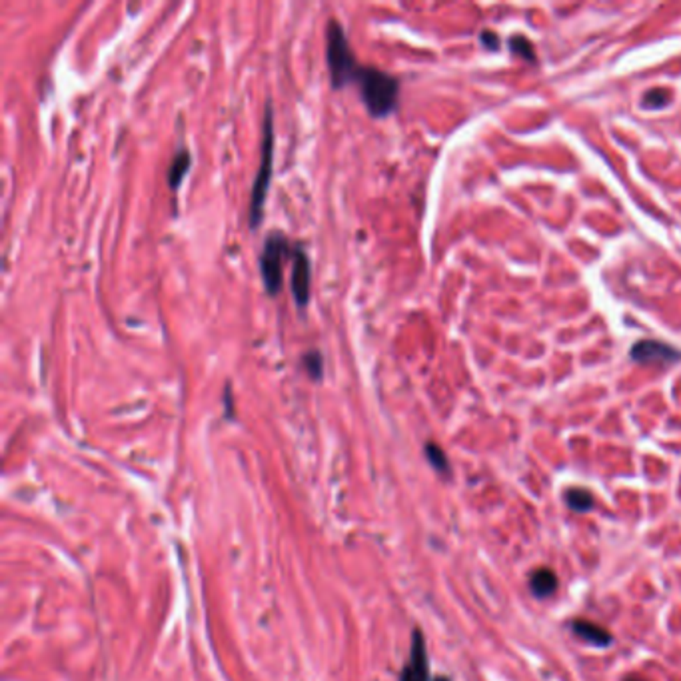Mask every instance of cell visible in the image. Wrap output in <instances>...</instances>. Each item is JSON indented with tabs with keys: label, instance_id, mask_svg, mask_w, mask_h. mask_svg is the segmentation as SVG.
Here are the masks:
<instances>
[{
	"label": "cell",
	"instance_id": "cell-1",
	"mask_svg": "<svg viewBox=\"0 0 681 681\" xmlns=\"http://www.w3.org/2000/svg\"><path fill=\"white\" fill-rule=\"evenodd\" d=\"M354 84L374 118H384L398 108L400 82L396 76L374 66H362Z\"/></svg>",
	"mask_w": 681,
	"mask_h": 681
},
{
	"label": "cell",
	"instance_id": "cell-2",
	"mask_svg": "<svg viewBox=\"0 0 681 681\" xmlns=\"http://www.w3.org/2000/svg\"><path fill=\"white\" fill-rule=\"evenodd\" d=\"M274 106L268 100L266 114H264V130H262V148H260V166L254 178L252 196H250V216L248 224L256 230L262 216H264V204H266L268 188L272 180V166H274Z\"/></svg>",
	"mask_w": 681,
	"mask_h": 681
},
{
	"label": "cell",
	"instance_id": "cell-3",
	"mask_svg": "<svg viewBox=\"0 0 681 681\" xmlns=\"http://www.w3.org/2000/svg\"><path fill=\"white\" fill-rule=\"evenodd\" d=\"M326 60L334 89H344L346 84H354L362 66L355 60L354 52L350 48L344 26L340 24V20H336V18H330V22H328Z\"/></svg>",
	"mask_w": 681,
	"mask_h": 681
},
{
	"label": "cell",
	"instance_id": "cell-4",
	"mask_svg": "<svg viewBox=\"0 0 681 681\" xmlns=\"http://www.w3.org/2000/svg\"><path fill=\"white\" fill-rule=\"evenodd\" d=\"M294 248H296V242H292L282 232H272L266 236L258 266H260V276H262V282H264L270 296H276L280 292L282 282H284V262L292 260Z\"/></svg>",
	"mask_w": 681,
	"mask_h": 681
},
{
	"label": "cell",
	"instance_id": "cell-5",
	"mask_svg": "<svg viewBox=\"0 0 681 681\" xmlns=\"http://www.w3.org/2000/svg\"><path fill=\"white\" fill-rule=\"evenodd\" d=\"M312 288V264L306 248L302 242H296V248L292 254V276H290V290L296 300L298 308H306L310 302Z\"/></svg>",
	"mask_w": 681,
	"mask_h": 681
},
{
	"label": "cell",
	"instance_id": "cell-6",
	"mask_svg": "<svg viewBox=\"0 0 681 681\" xmlns=\"http://www.w3.org/2000/svg\"><path fill=\"white\" fill-rule=\"evenodd\" d=\"M398 681H429V657L426 648V637L420 627L412 629L410 655L404 664Z\"/></svg>",
	"mask_w": 681,
	"mask_h": 681
},
{
	"label": "cell",
	"instance_id": "cell-7",
	"mask_svg": "<svg viewBox=\"0 0 681 681\" xmlns=\"http://www.w3.org/2000/svg\"><path fill=\"white\" fill-rule=\"evenodd\" d=\"M632 358L641 364H673L681 360V350L657 340H641L632 348Z\"/></svg>",
	"mask_w": 681,
	"mask_h": 681
},
{
	"label": "cell",
	"instance_id": "cell-8",
	"mask_svg": "<svg viewBox=\"0 0 681 681\" xmlns=\"http://www.w3.org/2000/svg\"><path fill=\"white\" fill-rule=\"evenodd\" d=\"M572 632L583 639L586 643L590 645H595V648H607L613 643V636L607 632L606 627L597 625V623L588 622V620H576L572 622Z\"/></svg>",
	"mask_w": 681,
	"mask_h": 681
},
{
	"label": "cell",
	"instance_id": "cell-9",
	"mask_svg": "<svg viewBox=\"0 0 681 681\" xmlns=\"http://www.w3.org/2000/svg\"><path fill=\"white\" fill-rule=\"evenodd\" d=\"M558 590V576L553 569L549 567H537L533 569L530 576V592L537 597V599H546L549 595H553Z\"/></svg>",
	"mask_w": 681,
	"mask_h": 681
},
{
	"label": "cell",
	"instance_id": "cell-10",
	"mask_svg": "<svg viewBox=\"0 0 681 681\" xmlns=\"http://www.w3.org/2000/svg\"><path fill=\"white\" fill-rule=\"evenodd\" d=\"M190 166H192V156H190V152H188L186 148L178 150L176 154H174V158H172V162H170V168H168V186H170L172 190H178V188H180V184H182L184 176L188 174Z\"/></svg>",
	"mask_w": 681,
	"mask_h": 681
},
{
	"label": "cell",
	"instance_id": "cell-11",
	"mask_svg": "<svg viewBox=\"0 0 681 681\" xmlns=\"http://www.w3.org/2000/svg\"><path fill=\"white\" fill-rule=\"evenodd\" d=\"M563 500H565V505L572 512H578V514H588V512H592L593 505H595V498H593L592 491L588 488H578V486L565 489Z\"/></svg>",
	"mask_w": 681,
	"mask_h": 681
},
{
	"label": "cell",
	"instance_id": "cell-12",
	"mask_svg": "<svg viewBox=\"0 0 681 681\" xmlns=\"http://www.w3.org/2000/svg\"><path fill=\"white\" fill-rule=\"evenodd\" d=\"M302 364H304L306 374L310 376V380L322 382V378H324V355H322L320 350L306 352V354L302 355Z\"/></svg>",
	"mask_w": 681,
	"mask_h": 681
},
{
	"label": "cell",
	"instance_id": "cell-13",
	"mask_svg": "<svg viewBox=\"0 0 681 681\" xmlns=\"http://www.w3.org/2000/svg\"><path fill=\"white\" fill-rule=\"evenodd\" d=\"M424 452H426V458H428L429 466H431L438 474L450 475V461H447V456H445V452L440 447V445L434 444V442H428L426 447H424Z\"/></svg>",
	"mask_w": 681,
	"mask_h": 681
},
{
	"label": "cell",
	"instance_id": "cell-14",
	"mask_svg": "<svg viewBox=\"0 0 681 681\" xmlns=\"http://www.w3.org/2000/svg\"><path fill=\"white\" fill-rule=\"evenodd\" d=\"M510 46H512V50L516 52V54H519V56H523L526 60H533L535 59V54H533V46H532V43L526 38V36H514L512 40H510Z\"/></svg>",
	"mask_w": 681,
	"mask_h": 681
},
{
	"label": "cell",
	"instance_id": "cell-15",
	"mask_svg": "<svg viewBox=\"0 0 681 681\" xmlns=\"http://www.w3.org/2000/svg\"><path fill=\"white\" fill-rule=\"evenodd\" d=\"M645 96H648V98H645V104H648V106H653V108H657V106H664V104L669 100L667 92L666 90H661V89L652 90V92H648Z\"/></svg>",
	"mask_w": 681,
	"mask_h": 681
},
{
	"label": "cell",
	"instance_id": "cell-16",
	"mask_svg": "<svg viewBox=\"0 0 681 681\" xmlns=\"http://www.w3.org/2000/svg\"><path fill=\"white\" fill-rule=\"evenodd\" d=\"M224 404H226V418H234V404H232V385L226 384L224 390Z\"/></svg>",
	"mask_w": 681,
	"mask_h": 681
},
{
	"label": "cell",
	"instance_id": "cell-17",
	"mask_svg": "<svg viewBox=\"0 0 681 681\" xmlns=\"http://www.w3.org/2000/svg\"><path fill=\"white\" fill-rule=\"evenodd\" d=\"M482 43L488 46V48H491V50H498V46H500L498 36H496L493 32H489V30H484V32H482Z\"/></svg>",
	"mask_w": 681,
	"mask_h": 681
},
{
	"label": "cell",
	"instance_id": "cell-18",
	"mask_svg": "<svg viewBox=\"0 0 681 681\" xmlns=\"http://www.w3.org/2000/svg\"><path fill=\"white\" fill-rule=\"evenodd\" d=\"M434 681H452L450 678H445V675H438V678H434Z\"/></svg>",
	"mask_w": 681,
	"mask_h": 681
}]
</instances>
